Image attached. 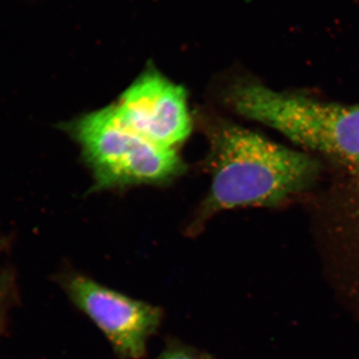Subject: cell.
<instances>
[{"label":"cell","mask_w":359,"mask_h":359,"mask_svg":"<svg viewBox=\"0 0 359 359\" xmlns=\"http://www.w3.org/2000/svg\"><path fill=\"white\" fill-rule=\"evenodd\" d=\"M219 102L241 117L287 137L327 169L359 166V103L325 101L302 90L271 88L256 76L224 80Z\"/></svg>","instance_id":"2"},{"label":"cell","mask_w":359,"mask_h":359,"mask_svg":"<svg viewBox=\"0 0 359 359\" xmlns=\"http://www.w3.org/2000/svg\"><path fill=\"white\" fill-rule=\"evenodd\" d=\"M201 124L209 142L211 188L187 233L199 235L215 215L237 208H280L304 200L327 175L320 158L285 147L212 113Z\"/></svg>","instance_id":"1"},{"label":"cell","mask_w":359,"mask_h":359,"mask_svg":"<svg viewBox=\"0 0 359 359\" xmlns=\"http://www.w3.org/2000/svg\"><path fill=\"white\" fill-rule=\"evenodd\" d=\"M114 106L127 126L161 147L175 149L192 130L185 89L153 65L125 90Z\"/></svg>","instance_id":"6"},{"label":"cell","mask_w":359,"mask_h":359,"mask_svg":"<svg viewBox=\"0 0 359 359\" xmlns=\"http://www.w3.org/2000/svg\"><path fill=\"white\" fill-rule=\"evenodd\" d=\"M6 248V240L0 236V256ZM13 292V273L6 264L0 262V330L4 325Z\"/></svg>","instance_id":"8"},{"label":"cell","mask_w":359,"mask_h":359,"mask_svg":"<svg viewBox=\"0 0 359 359\" xmlns=\"http://www.w3.org/2000/svg\"><path fill=\"white\" fill-rule=\"evenodd\" d=\"M56 283L71 304L109 341L119 359H143L148 342L160 330L164 309L110 289L73 266L63 268Z\"/></svg>","instance_id":"4"},{"label":"cell","mask_w":359,"mask_h":359,"mask_svg":"<svg viewBox=\"0 0 359 359\" xmlns=\"http://www.w3.org/2000/svg\"><path fill=\"white\" fill-rule=\"evenodd\" d=\"M80 149L91 170L94 191L135 185H160L183 174L175 149L161 147L127 126L114 105L59 126Z\"/></svg>","instance_id":"3"},{"label":"cell","mask_w":359,"mask_h":359,"mask_svg":"<svg viewBox=\"0 0 359 359\" xmlns=\"http://www.w3.org/2000/svg\"><path fill=\"white\" fill-rule=\"evenodd\" d=\"M155 359H216L212 354L182 341L178 337H166L164 348Z\"/></svg>","instance_id":"7"},{"label":"cell","mask_w":359,"mask_h":359,"mask_svg":"<svg viewBox=\"0 0 359 359\" xmlns=\"http://www.w3.org/2000/svg\"><path fill=\"white\" fill-rule=\"evenodd\" d=\"M316 241L330 263L351 273L359 290V166L327 169L304 199Z\"/></svg>","instance_id":"5"}]
</instances>
